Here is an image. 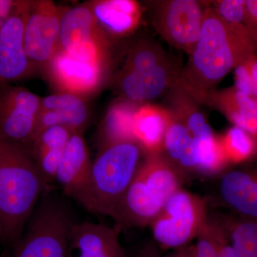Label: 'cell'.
Listing matches in <instances>:
<instances>
[{
    "label": "cell",
    "instance_id": "6da1fadb",
    "mask_svg": "<svg viewBox=\"0 0 257 257\" xmlns=\"http://www.w3.org/2000/svg\"><path fill=\"white\" fill-rule=\"evenodd\" d=\"M256 51L243 24L226 23L212 8H207L197 44L172 88L197 104H206L217 84L232 69L256 55Z\"/></svg>",
    "mask_w": 257,
    "mask_h": 257
},
{
    "label": "cell",
    "instance_id": "7a4b0ae2",
    "mask_svg": "<svg viewBox=\"0 0 257 257\" xmlns=\"http://www.w3.org/2000/svg\"><path fill=\"white\" fill-rule=\"evenodd\" d=\"M48 185L28 149L0 136V240L16 246Z\"/></svg>",
    "mask_w": 257,
    "mask_h": 257
},
{
    "label": "cell",
    "instance_id": "3957f363",
    "mask_svg": "<svg viewBox=\"0 0 257 257\" xmlns=\"http://www.w3.org/2000/svg\"><path fill=\"white\" fill-rule=\"evenodd\" d=\"M182 180V176L167 157L148 155L111 217L114 226L120 230L149 226L181 188Z\"/></svg>",
    "mask_w": 257,
    "mask_h": 257
},
{
    "label": "cell",
    "instance_id": "277c9868",
    "mask_svg": "<svg viewBox=\"0 0 257 257\" xmlns=\"http://www.w3.org/2000/svg\"><path fill=\"white\" fill-rule=\"evenodd\" d=\"M141 151L135 141L103 147L76 199L91 212L112 217L138 170Z\"/></svg>",
    "mask_w": 257,
    "mask_h": 257
},
{
    "label": "cell",
    "instance_id": "5b68a950",
    "mask_svg": "<svg viewBox=\"0 0 257 257\" xmlns=\"http://www.w3.org/2000/svg\"><path fill=\"white\" fill-rule=\"evenodd\" d=\"M74 223L65 205L54 198L44 197L15 246L14 257H67Z\"/></svg>",
    "mask_w": 257,
    "mask_h": 257
},
{
    "label": "cell",
    "instance_id": "8992f818",
    "mask_svg": "<svg viewBox=\"0 0 257 257\" xmlns=\"http://www.w3.org/2000/svg\"><path fill=\"white\" fill-rule=\"evenodd\" d=\"M208 219L205 199L180 188L149 226L161 247L176 249L197 237Z\"/></svg>",
    "mask_w": 257,
    "mask_h": 257
},
{
    "label": "cell",
    "instance_id": "52a82bcc",
    "mask_svg": "<svg viewBox=\"0 0 257 257\" xmlns=\"http://www.w3.org/2000/svg\"><path fill=\"white\" fill-rule=\"evenodd\" d=\"M90 7L79 5L62 11L60 48L75 60L104 64L107 41Z\"/></svg>",
    "mask_w": 257,
    "mask_h": 257
},
{
    "label": "cell",
    "instance_id": "ba28073f",
    "mask_svg": "<svg viewBox=\"0 0 257 257\" xmlns=\"http://www.w3.org/2000/svg\"><path fill=\"white\" fill-rule=\"evenodd\" d=\"M204 11L195 0H169L157 3L154 25L172 46L189 55L200 35Z\"/></svg>",
    "mask_w": 257,
    "mask_h": 257
},
{
    "label": "cell",
    "instance_id": "9c48e42d",
    "mask_svg": "<svg viewBox=\"0 0 257 257\" xmlns=\"http://www.w3.org/2000/svg\"><path fill=\"white\" fill-rule=\"evenodd\" d=\"M41 99L27 88L0 83V136L28 147L36 130Z\"/></svg>",
    "mask_w": 257,
    "mask_h": 257
},
{
    "label": "cell",
    "instance_id": "30bf717a",
    "mask_svg": "<svg viewBox=\"0 0 257 257\" xmlns=\"http://www.w3.org/2000/svg\"><path fill=\"white\" fill-rule=\"evenodd\" d=\"M62 11L50 1H29L25 50L34 63L49 64L60 52Z\"/></svg>",
    "mask_w": 257,
    "mask_h": 257
},
{
    "label": "cell",
    "instance_id": "8fae6325",
    "mask_svg": "<svg viewBox=\"0 0 257 257\" xmlns=\"http://www.w3.org/2000/svg\"><path fill=\"white\" fill-rule=\"evenodd\" d=\"M29 1H16L14 9L0 30V83L28 77L32 62L25 50L24 32Z\"/></svg>",
    "mask_w": 257,
    "mask_h": 257
},
{
    "label": "cell",
    "instance_id": "7c38bea8",
    "mask_svg": "<svg viewBox=\"0 0 257 257\" xmlns=\"http://www.w3.org/2000/svg\"><path fill=\"white\" fill-rule=\"evenodd\" d=\"M116 226L75 223L69 236L67 257H126Z\"/></svg>",
    "mask_w": 257,
    "mask_h": 257
},
{
    "label": "cell",
    "instance_id": "4fadbf2b",
    "mask_svg": "<svg viewBox=\"0 0 257 257\" xmlns=\"http://www.w3.org/2000/svg\"><path fill=\"white\" fill-rule=\"evenodd\" d=\"M218 197L234 215L257 220V167L234 169L221 175Z\"/></svg>",
    "mask_w": 257,
    "mask_h": 257
},
{
    "label": "cell",
    "instance_id": "5bb4252c",
    "mask_svg": "<svg viewBox=\"0 0 257 257\" xmlns=\"http://www.w3.org/2000/svg\"><path fill=\"white\" fill-rule=\"evenodd\" d=\"M180 70L170 60L147 68L124 70L120 89L128 101L142 102L156 99L172 89Z\"/></svg>",
    "mask_w": 257,
    "mask_h": 257
},
{
    "label": "cell",
    "instance_id": "9a60e30c",
    "mask_svg": "<svg viewBox=\"0 0 257 257\" xmlns=\"http://www.w3.org/2000/svg\"><path fill=\"white\" fill-rule=\"evenodd\" d=\"M87 119V106L79 96L62 92L45 96L41 99L32 140L45 128L54 126H64L72 133H82Z\"/></svg>",
    "mask_w": 257,
    "mask_h": 257
},
{
    "label": "cell",
    "instance_id": "2e32d148",
    "mask_svg": "<svg viewBox=\"0 0 257 257\" xmlns=\"http://www.w3.org/2000/svg\"><path fill=\"white\" fill-rule=\"evenodd\" d=\"M92 163L82 133H73L64 149L55 182L64 194L76 199L87 183Z\"/></svg>",
    "mask_w": 257,
    "mask_h": 257
},
{
    "label": "cell",
    "instance_id": "e0dca14e",
    "mask_svg": "<svg viewBox=\"0 0 257 257\" xmlns=\"http://www.w3.org/2000/svg\"><path fill=\"white\" fill-rule=\"evenodd\" d=\"M167 159L181 175L199 174L202 150L200 143L173 113L169 111V120L164 140Z\"/></svg>",
    "mask_w": 257,
    "mask_h": 257
},
{
    "label": "cell",
    "instance_id": "ac0fdd59",
    "mask_svg": "<svg viewBox=\"0 0 257 257\" xmlns=\"http://www.w3.org/2000/svg\"><path fill=\"white\" fill-rule=\"evenodd\" d=\"M48 64L55 82L64 89V92L76 95L96 89L100 83L104 68V64L81 62L62 50Z\"/></svg>",
    "mask_w": 257,
    "mask_h": 257
},
{
    "label": "cell",
    "instance_id": "d6986e66",
    "mask_svg": "<svg viewBox=\"0 0 257 257\" xmlns=\"http://www.w3.org/2000/svg\"><path fill=\"white\" fill-rule=\"evenodd\" d=\"M72 134L64 126H50L39 133L27 147L37 170L48 186L55 182L57 167Z\"/></svg>",
    "mask_w": 257,
    "mask_h": 257
},
{
    "label": "cell",
    "instance_id": "ffe728a7",
    "mask_svg": "<svg viewBox=\"0 0 257 257\" xmlns=\"http://www.w3.org/2000/svg\"><path fill=\"white\" fill-rule=\"evenodd\" d=\"M206 104L216 107L234 126L257 137V98L233 87L213 91L208 96Z\"/></svg>",
    "mask_w": 257,
    "mask_h": 257
},
{
    "label": "cell",
    "instance_id": "44dd1931",
    "mask_svg": "<svg viewBox=\"0 0 257 257\" xmlns=\"http://www.w3.org/2000/svg\"><path fill=\"white\" fill-rule=\"evenodd\" d=\"M89 7L101 29L117 36L133 31L141 16L140 6L132 0L97 1Z\"/></svg>",
    "mask_w": 257,
    "mask_h": 257
},
{
    "label": "cell",
    "instance_id": "7402d4cb",
    "mask_svg": "<svg viewBox=\"0 0 257 257\" xmlns=\"http://www.w3.org/2000/svg\"><path fill=\"white\" fill-rule=\"evenodd\" d=\"M168 120L169 111L159 106H143L135 113V140L148 155L160 154L163 149Z\"/></svg>",
    "mask_w": 257,
    "mask_h": 257
},
{
    "label": "cell",
    "instance_id": "603a6c76",
    "mask_svg": "<svg viewBox=\"0 0 257 257\" xmlns=\"http://www.w3.org/2000/svg\"><path fill=\"white\" fill-rule=\"evenodd\" d=\"M217 221L226 231L236 257H257V220L233 214Z\"/></svg>",
    "mask_w": 257,
    "mask_h": 257
},
{
    "label": "cell",
    "instance_id": "cb8c5ba5",
    "mask_svg": "<svg viewBox=\"0 0 257 257\" xmlns=\"http://www.w3.org/2000/svg\"><path fill=\"white\" fill-rule=\"evenodd\" d=\"M137 110L126 103L112 107L107 115L103 130L102 147L121 142H136L134 123Z\"/></svg>",
    "mask_w": 257,
    "mask_h": 257
},
{
    "label": "cell",
    "instance_id": "d4e9b609",
    "mask_svg": "<svg viewBox=\"0 0 257 257\" xmlns=\"http://www.w3.org/2000/svg\"><path fill=\"white\" fill-rule=\"evenodd\" d=\"M238 126L230 128L220 138L221 146L229 163H239L247 160L257 151V140Z\"/></svg>",
    "mask_w": 257,
    "mask_h": 257
},
{
    "label": "cell",
    "instance_id": "484cf974",
    "mask_svg": "<svg viewBox=\"0 0 257 257\" xmlns=\"http://www.w3.org/2000/svg\"><path fill=\"white\" fill-rule=\"evenodd\" d=\"M226 236L220 223L209 217L195 238V243L192 245L193 257H219L221 246Z\"/></svg>",
    "mask_w": 257,
    "mask_h": 257
},
{
    "label": "cell",
    "instance_id": "4316f807",
    "mask_svg": "<svg viewBox=\"0 0 257 257\" xmlns=\"http://www.w3.org/2000/svg\"><path fill=\"white\" fill-rule=\"evenodd\" d=\"M212 8L226 23L243 24L245 18V0H223L214 2Z\"/></svg>",
    "mask_w": 257,
    "mask_h": 257
},
{
    "label": "cell",
    "instance_id": "83f0119b",
    "mask_svg": "<svg viewBox=\"0 0 257 257\" xmlns=\"http://www.w3.org/2000/svg\"><path fill=\"white\" fill-rule=\"evenodd\" d=\"M246 62L240 64L234 69V87L241 92L248 96H253L252 85H251V78H250Z\"/></svg>",
    "mask_w": 257,
    "mask_h": 257
},
{
    "label": "cell",
    "instance_id": "f1b7e54d",
    "mask_svg": "<svg viewBox=\"0 0 257 257\" xmlns=\"http://www.w3.org/2000/svg\"><path fill=\"white\" fill-rule=\"evenodd\" d=\"M243 25L257 30V0H246Z\"/></svg>",
    "mask_w": 257,
    "mask_h": 257
},
{
    "label": "cell",
    "instance_id": "f546056e",
    "mask_svg": "<svg viewBox=\"0 0 257 257\" xmlns=\"http://www.w3.org/2000/svg\"><path fill=\"white\" fill-rule=\"evenodd\" d=\"M251 78L253 97L257 98V56L253 55L246 62Z\"/></svg>",
    "mask_w": 257,
    "mask_h": 257
},
{
    "label": "cell",
    "instance_id": "4dcf8cb0",
    "mask_svg": "<svg viewBox=\"0 0 257 257\" xmlns=\"http://www.w3.org/2000/svg\"><path fill=\"white\" fill-rule=\"evenodd\" d=\"M16 1L0 0V30L14 9Z\"/></svg>",
    "mask_w": 257,
    "mask_h": 257
},
{
    "label": "cell",
    "instance_id": "1f68e13d",
    "mask_svg": "<svg viewBox=\"0 0 257 257\" xmlns=\"http://www.w3.org/2000/svg\"><path fill=\"white\" fill-rule=\"evenodd\" d=\"M134 257H162L156 244L149 243L144 246Z\"/></svg>",
    "mask_w": 257,
    "mask_h": 257
},
{
    "label": "cell",
    "instance_id": "d6a6232c",
    "mask_svg": "<svg viewBox=\"0 0 257 257\" xmlns=\"http://www.w3.org/2000/svg\"><path fill=\"white\" fill-rule=\"evenodd\" d=\"M219 257H236L234 248L230 243L228 236H226V237L223 241L222 244H221L220 251H219Z\"/></svg>",
    "mask_w": 257,
    "mask_h": 257
},
{
    "label": "cell",
    "instance_id": "836d02e7",
    "mask_svg": "<svg viewBox=\"0 0 257 257\" xmlns=\"http://www.w3.org/2000/svg\"><path fill=\"white\" fill-rule=\"evenodd\" d=\"M162 257H193L192 245H187L181 248H176L175 251Z\"/></svg>",
    "mask_w": 257,
    "mask_h": 257
},
{
    "label": "cell",
    "instance_id": "e575fe53",
    "mask_svg": "<svg viewBox=\"0 0 257 257\" xmlns=\"http://www.w3.org/2000/svg\"><path fill=\"white\" fill-rule=\"evenodd\" d=\"M248 32H249L250 35H251V38H252L253 42H254L255 45H256L257 49V30L256 29L248 28H247Z\"/></svg>",
    "mask_w": 257,
    "mask_h": 257
}]
</instances>
